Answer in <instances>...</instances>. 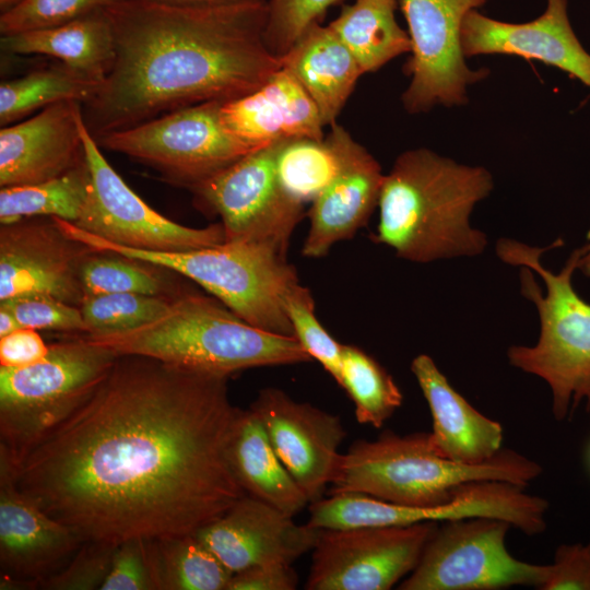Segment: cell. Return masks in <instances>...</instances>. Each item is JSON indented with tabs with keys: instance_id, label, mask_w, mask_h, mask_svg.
Listing matches in <instances>:
<instances>
[{
	"instance_id": "obj_1",
	"label": "cell",
	"mask_w": 590,
	"mask_h": 590,
	"mask_svg": "<svg viewBox=\"0 0 590 590\" xmlns=\"http://www.w3.org/2000/svg\"><path fill=\"white\" fill-rule=\"evenodd\" d=\"M228 377L119 355L16 470L20 489L83 542L192 534L246 493L227 448Z\"/></svg>"
},
{
	"instance_id": "obj_2",
	"label": "cell",
	"mask_w": 590,
	"mask_h": 590,
	"mask_svg": "<svg viewBox=\"0 0 590 590\" xmlns=\"http://www.w3.org/2000/svg\"><path fill=\"white\" fill-rule=\"evenodd\" d=\"M105 11L115 61L82 104L95 139L178 108L243 96L282 68L266 42L268 0H119Z\"/></svg>"
},
{
	"instance_id": "obj_3",
	"label": "cell",
	"mask_w": 590,
	"mask_h": 590,
	"mask_svg": "<svg viewBox=\"0 0 590 590\" xmlns=\"http://www.w3.org/2000/svg\"><path fill=\"white\" fill-rule=\"evenodd\" d=\"M492 189V175L484 167L459 164L424 148L403 152L385 174L371 240L418 263L480 255L487 237L469 217Z\"/></svg>"
},
{
	"instance_id": "obj_4",
	"label": "cell",
	"mask_w": 590,
	"mask_h": 590,
	"mask_svg": "<svg viewBox=\"0 0 590 590\" xmlns=\"http://www.w3.org/2000/svg\"><path fill=\"white\" fill-rule=\"evenodd\" d=\"M83 335L118 355L148 356L226 377L248 368L311 361L296 339L258 329L215 297L190 292L175 297L164 315L140 328Z\"/></svg>"
},
{
	"instance_id": "obj_5",
	"label": "cell",
	"mask_w": 590,
	"mask_h": 590,
	"mask_svg": "<svg viewBox=\"0 0 590 590\" xmlns=\"http://www.w3.org/2000/svg\"><path fill=\"white\" fill-rule=\"evenodd\" d=\"M542 467L511 450L486 462L464 464L444 458L429 433L398 435L386 430L375 440H357L341 453L329 495L356 493L393 504L437 507L473 481H505L527 486Z\"/></svg>"
},
{
	"instance_id": "obj_6",
	"label": "cell",
	"mask_w": 590,
	"mask_h": 590,
	"mask_svg": "<svg viewBox=\"0 0 590 590\" xmlns=\"http://www.w3.org/2000/svg\"><path fill=\"white\" fill-rule=\"evenodd\" d=\"M562 244L558 239L543 249L507 238L496 244L503 261L520 267L521 293L534 303L541 326L536 344L510 346L508 361L548 385L557 421L568 416L571 402L575 410L586 401L590 411V304L571 283L583 249H575L558 274L541 262L545 250Z\"/></svg>"
},
{
	"instance_id": "obj_7",
	"label": "cell",
	"mask_w": 590,
	"mask_h": 590,
	"mask_svg": "<svg viewBox=\"0 0 590 590\" xmlns=\"http://www.w3.org/2000/svg\"><path fill=\"white\" fill-rule=\"evenodd\" d=\"M71 239L98 251L146 261L193 281L234 314L266 332L295 339L286 299L299 280L287 257L260 243L236 240L186 251L129 248L56 219Z\"/></svg>"
},
{
	"instance_id": "obj_8",
	"label": "cell",
	"mask_w": 590,
	"mask_h": 590,
	"mask_svg": "<svg viewBox=\"0 0 590 590\" xmlns=\"http://www.w3.org/2000/svg\"><path fill=\"white\" fill-rule=\"evenodd\" d=\"M119 355L83 334L49 344L45 358L0 366V455L17 470L96 390Z\"/></svg>"
},
{
	"instance_id": "obj_9",
	"label": "cell",
	"mask_w": 590,
	"mask_h": 590,
	"mask_svg": "<svg viewBox=\"0 0 590 590\" xmlns=\"http://www.w3.org/2000/svg\"><path fill=\"white\" fill-rule=\"evenodd\" d=\"M224 101L168 111L96 139L101 148L127 155L189 190L255 151L223 123Z\"/></svg>"
},
{
	"instance_id": "obj_10",
	"label": "cell",
	"mask_w": 590,
	"mask_h": 590,
	"mask_svg": "<svg viewBox=\"0 0 590 590\" xmlns=\"http://www.w3.org/2000/svg\"><path fill=\"white\" fill-rule=\"evenodd\" d=\"M512 526L494 517L442 521L426 543L400 590H499L514 586L541 588L548 565L515 558L505 539Z\"/></svg>"
},
{
	"instance_id": "obj_11",
	"label": "cell",
	"mask_w": 590,
	"mask_h": 590,
	"mask_svg": "<svg viewBox=\"0 0 590 590\" xmlns=\"http://www.w3.org/2000/svg\"><path fill=\"white\" fill-rule=\"evenodd\" d=\"M547 509V500L526 493L524 486L485 480L463 484L449 503L437 507L404 506L356 493L332 494L309 504L307 523L317 529H355L494 517L534 535L545 530Z\"/></svg>"
},
{
	"instance_id": "obj_12",
	"label": "cell",
	"mask_w": 590,
	"mask_h": 590,
	"mask_svg": "<svg viewBox=\"0 0 590 590\" xmlns=\"http://www.w3.org/2000/svg\"><path fill=\"white\" fill-rule=\"evenodd\" d=\"M280 143L251 151L190 190L199 208L220 216L225 241L266 244L287 256L304 204L279 181L275 157Z\"/></svg>"
},
{
	"instance_id": "obj_13",
	"label": "cell",
	"mask_w": 590,
	"mask_h": 590,
	"mask_svg": "<svg viewBox=\"0 0 590 590\" xmlns=\"http://www.w3.org/2000/svg\"><path fill=\"white\" fill-rule=\"evenodd\" d=\"M488 1L399 0L411 40V56L404 64L410 83L402 94L408 113L463 105L468 87L488 75L486 69L468 67L461 46L464 17Z\"/></svg>"
},
{
	"instance_id": "obj_14",
	"label": "cell",
	"mask_w": 590,
	"mask_h": 590,
	"mask_svg": "<svg viewBox=\"0 0 590 590\" xmlns=\"http://www.w3.org/2000/svg\"><path fill=\"white\" fill-rule=\"evenodd\" d=\"M81 133L91 184L74 225L111 244L153 251H186L225 241L221 223L196 228L156 212L108 163L84 120Z\"/></svg>"
},
{
	"instance_id": "obj_15",
	"label": "cell",
	"mask_w": 590,
	"mask_h": 590,
	"mask_svg": "<svg viewBox=\"0 0 590 590\" xmlns=\"http://www.w3.org/2000/svg\"><path fill=\"white\" fill-rule=\"evenodd\" d=\"M437 527L320 529L305 589L389 590L413 571Z\"/></svg>"
},
{
	"instance_id": "obj_16",
	"label": "cell",
	"mask_w": 590,
	"mask_h": 590,
	"mask_svg": "<svg viewBox=\"0 0 590 590\" xmlns=\"http://www.w3.org/2000/svg\"><path fill=\"white\" fill-rule=\"evenodd\" d=\"M93 248L71 239L51 217L0 226V300L49 296L80 306V267Z\"/></svg>"
},
{
	"instance_id": "obj_17",
	"label": "cell",
	"mask_w": 590,
	"mask_h": 590,
	"mask_svg": "<svg viewBox=\"0 0 590 590\" xmlns=\"http://www.w3.org/2000/svg\"><path fill=\"white\" fill-rule=\"evenodd\" d=\"M81 544L68 526L20 489L15 468L0 455V588H39Z\"/></svg>"
},
{
	"instance_id": "obj_18",
	"label": "cell",
	"mask_w": 590,
	"mask_h": 590,
	"mask_svg": "<svg viewBox=\"0 0 590 590\" xmlns=\"http://www.w3.org/2000/svg\"><path fill=\"white\" fill-rule=\"evenodd\" d=\"M261 421L279 459L309 504L331 484L346 436L341 420L278 388H264L249 406Z\"/></svg>"
},
{
	"instance_id": "obj_19",
	"label": "cell",
	"mask_w": 590,
	"mask_h": 590,
	"mask_svg": "<svg viewBox=\"0 0 590 590\" xmlns=\"http://www.w3.org/2000/svg\"><path fill=\"white\" fill-rule=\"evenodd\" d=\"M340 167L311 202L309 227L302 248L307 258H321L337 244L352 238L378 206L385 174L378 161L337 122L327 135Z\"/></svg>"
},
{
	"instance_id": "obj_20",
	"label": "cell",
	"mask_w": 590,
	"mask_h": 590,
	"mask_svg": "<svg viewBox=\"0 0 590 590\" xmlns=\"http://www.w3.org/2000/svg\"><path fill=\"white\" fill-rule=\"evenodd\" d=\"M245 494L193 534L234 574L255 565L293 564L311 551L320 529Z\"/></svg>"
},
{
	"instance_id": "obj_21",
	"label": "cell",
	"mask_w": 590,
	"mask_h": 590,
	"mask_svg": "<svg viewBox=\"0 0 590 590\" xmlns=\"http://www.w3.org/2000/svg\"><path fill=\"white\" fill-rule=\"evenodd\" d=\"M461 46L465 58L497 54L539 60L590 87V54L573 30L567 0H546L543 13L526 23L473 10L462 23Z\"/></svg>"
},
{
	"instance_id": "obj_22",
	"label": "cell",
	"mask_w": 590,
	"mask_h": 590,
	"mask_svg": "<svg viewBox=\"0 0 590 590\" xmlns=\"http://www.w3.org/2000/svg\"><path fill=\"white\" fill-rule=\"evenodd\" d=\"M82 120V103L62 101L1 127L0 187L45 181L83 162Z\"/></svg>"
},
{
	"instance_id": "obj_23",
	"label": "cell",
	"mask_w": 590,
	"mask_h": 590,
	"mask_svg": "<svg viewBox=\"0 0 590 590\" xmlns=\"http://www.w3.org/2000/svg\"><path fill=\"white\" fill-rule=\"evenodd\" d=\"M221 117L235 137L253 149L290 139L324 138L317 106L283 68L257 90L224 101Z\"/></svg>"
},
{
	"instance_id": "obj_24",
	"label": "cell",
	"mask_w": 590,
	"mask_h": 590,
	"mask_svg": "<svg viewBox=\"0 0 590 590\" xmlns=\"http://www.w3.org/2000/svg\"><path fill=\"white\" fill-rule=\"evenodd\" d=\"M411 370L432 413V444L444 458L480 464L500 451V423L482 414L455 390L430 356L417 355Z\"/></svg>"
},
{
	"instance_id": "obj_25",
	"label": "cell",
	"mask_w": 590,
	"mask_h": 590,
	"mask_svg": "<svg viewBox=\"0 0 590 590\" xmlns=\"http://www.w3.org/2000/svg\"><path fill=\"white\" fill-rule=\"evenodd\" d=\"M285 69L317 106L324 126H332L363 71L329 25L314 24L281 57Z\"/></svg>"
},
{
	"instance_id": "obj_26",
	"label": "cell",
	"mask_w": 590,
	"mask_h": 590,
	"mask_svg": "<svg viewBox=\"0 0 590 590\" xmlns=\"http://www.w3.org/2000/svg\"><path fill=\"white\" fill-rule=\"evenodd\" d=\"M1 48L15 55H43L101 83L115 61V39L105 10L75 20L1 36Z\"/></svg>"
},
{
	"instance_id": "obj_27",
	"label": "cell",
	"mask_w": 590,
	"mask_h": 590,
	"mask_svg": "<svg viewBox=\"0 0 590 590\" xmlns=\"http://www.w3.org/2000/svg\"><path fill=\"white\" fill-rule=\"evenodd\" d=\"M229 467L244 492L294 517L308 499L275 453L256 413L238 410L227 448Z\"/></svg>"
},
{
	"instance_id": "obj_28",
	"label": "cell",
	"mask_w": 590,
	"mask_h": 590,
	"mask_svg": "<svg viewBox=\"0 0 590 590\" xmlns=\"http://www.w3.org/2000/svg\"><path fill=\"white\" fill-rule=\"evenodd\" d=\"M399 0H355L328 24L351 50L363 73L374 72L411 51V40L396 19Z\"/></svg>"
},
{
	"instance_id": "obj_29",
	"label": "cell",
	"mask_w": 590,
	"mask_h": 590,
	"mask_svg": "<svg viewBox=\"0 0 590 590\" xmlns=\"http://www.w3.org/2000/svg\"><path fill=\"white\" fill-rule=\"evenodd\" d=\"M90 184V170L84 158L75 167L51 179L1 187L0 223L39 216L75 223L86 202Z\"/></svg>"
},
{
	"instance_id": "obj_30",
	"label": "cell",
	"mask_w": 590,
	"mask_h": 590,
	"mask_svg": "<svg viewBox=\"0 0 590 590\" xmlns=\"http://www.w3.org/2000/svg\"><path fill=\"white\" fill-rule=\"evenodd\" d=\"M99 84L59 62L0 84L1 127L62 101L86 102Z\"/></svg>"
},
{
	"instance_id": "obj_31",
	"label": "cell",
	"mask_w": 590,
	"mask_h": 590,
	"mask_svg": "<svg viewBox=\"0 0 590 590\" xmlns=\"http://www.w3.org/2000/svg\"><path fill=\"white\" fill-rule=\"evenodd\" d=\"M160 590H226L233 573L193 533L152 540Z\"/></svg>"
},
{
	"instance_id": "obj_32",
	"label": "cell",
	"mask_w": 590,
	"mask_h": 590,
	"mask_svg": "<svg viewBox=\"0 0 590 590\" xmlns=\"http://www.w3.org/2000/svg\"><path fill=\"white\" fill-rule=\"evenodd\" d=\"M355 408L356 421L380 428L401 406L403 396L392 376L355 345H342L340 385Z\"/></svg>"
},
{
	"instance_id": "obj_33",
	"label": "cell",
	"mask_w": 590,
	"mask_h": 590,
	"mask_svg": "<svg viewBox=\"0 0 590 590\" xmlns=\"http://www.w3.org/2000/svg\"><path fill=\"white\" fill-rule=\"evenodd\" d=\"M167 269L128 256L93 249L80 267V281L85 295L138 293L170 295L174 284ZM180 295V294H176Z\"/></svg>"
},
{
	"instance_id": "obj_34",
	"label": "cell",
	"mask_w": 590,
	"mask_h": 590,
	"mask_svg": "<svg viewBox=\"0 0 590 590\" xmlns=\"http://www.w3.org/2000/svg\"><path fill=\"white\" fill-rule=\"evenodd\" d=\"M275 167L283 189L296 201L312 202L335 177L340 161L326 137L298 138L280 143Z\"/></svg>"
},
{
	"instance_id": "obj_35",
	"label": "cell",
	"mask_w": 590,
	"mask_h": 590,
	"mask_svg": "<svg viewBox=\"0 0 590 590\" xmlns=\"http://www.w3.org/2000/svg\"><path fill=\"white\" fill-rule=\"evenodd\" d=\"M175 297L138 293L85 295L80 309L85 334L125 332L148 324L170 307Z\"/></svg>"
},
{
	"instance_id": "obj_36",
	"label": "cell",
	"mask_w": 590,
	"mask_h": 590,
	"mask_svg": "<svg viewBox=\"0 0 590 590\" xmlns=\"http://www.w3.org/2000/svg\"><path fill=\"white\" fill-rule=\"evenodd\" d=\"M286 311L295 339L340 385L343 344L335 341L316 317L310 291L302 284L296 286L286 299Z\"/></svg>"
},
{
	"instance_id": "obj_37",
	"label": "cell",
	"mask_w": 590,
	"mask_h": 590,
	"mask_svg": "<svg viewBox=\"0 0 590 590\" xmlns=\"http://www.w3.org/2000/svg\"><path fill=\"white\" fill-rule=\"evenodd\" d=\"M119 0H22L1 13L0 33L11 35L62 24L105 10Z\"/></svg>"
},
{
	"instance_id": "obj_38",
	"label": "cell",
	"mask_w": 590,
	"mask_h": 590,
	"mask_svg": "<svg viewBox=\"0 0 590 590\" xmlns=\"http://www.w3.org/2000/svg\"><path fill=\"white\" fill-rule=\"evenodd\" d=\"M341 0H268L266 42L282 57L326 11Z\"/></svg>"
},
{
	"instance_id": "obj_39",
	"label": "cell",
	"mask_w": 590,
	"mask_h": 590,
	"mask_svg": "<svg viewBox=\"0 0 590 590\" xmlns=\"http://www.w3.org/2000/svg\"><path fill=\"white\" fill-rule=\"evenodd\" d=\"M0 305L9 308L23 328L68 334L87 333L80 307L54 297L19 296L0 300Z\"/></svg>"
},
{
	"instance_id": "obj_40",
	"label": "cell",
	"mask_w": 590,
	"mask_h": 590,
	"mask_svg": "<svg viewBox=\"0 0 590 590\" xmlns=\"http://www.w3.org/2000/svg\"><path fill=\"white\" fill-rule=\"evenodd\" d=\"M101 590H160L151 539H129L116 545Z\"/></svg>"
},
{
	"instance_id": "obj_41",
	"label": "cell",
	"mask_w": 590,
	"mask_h": 590,
	"mask_svg": "<svg viewBox=\"0 0 590 590\" xmlns=\"http://www.w3.org/2000/svg\"><path fill=\"white\" fill-rule=\"evenodd\" d=\"M116 545L83 542L71 559L58 571L40 583L48 590H95L101 589L110 567Z\"/></svg>"
},
{
	"instance_id": "obj_42",
	"label": "cell",
	"mask_w": 590,
	"mask_h": 590,
	"mask_svg": "<svg viewBox=\"0 0 590 590\" xmlns=\"http://www.w3.org/2000/svg\"><path fill=\"white\" fill-rule=\"evenodd\" d=\"M541 590H590V542L562 544L557 547L554 562L548 565V575Z\"/></svg>"
},
{
	"instance_id": "obj_43",
	"label": "cell",
	"mask_w": 590,
	"mask_h": 590,
	"mask_svg": "<svg viewBox=\"0 0 590 590\" xmlns=\"http://www.w3.org/2000/svg\"><path fill=\"white\" fill-rule=\"evenodd\" d=\"M298 575L292 564L255 565L234 573L226 590H294Z\"/></svg>"
},
{
	"instance_id": "obj_44",
	"label": "cell",
	"mask_w": 590,
	"mask_h": 590,
	"mask_svg": "<svg viewBox=\"0 0 590 590\" xmlns=\"http://www.w3.org/2000/svg\"><path fill=\"white\" fill-rule=\"evenodd\" d=\"M47 345L37 330L21 328L0 338V366L24 367L47 356Z\"/></svg>"
},
{
	"instance_id": "obj_45",
	"label": "cell",
	"mask_w": 590,
	"mask_h": 590,
	"mask_svg": "<svg viewBox=\"0 0 590 590\" xmlns=\"http://www.w3.org/2000/svg\"><path fill=\"white\" fill-rule=\"evenodd\" d=\"M23 328L14 314L3 305H0V338Z\"/></svg>"
},
{
	"instance_id": "obj_46",
	"label": "cell",
	"mask_w": 590,
	"mask_h": 590,
	"mask_svg": "<svg viewBox=\"0 0 590 590\" xmlns=\"http://www.w3.org/2000/svg\"><path fill=\"white\" fill-rule=\"evenodd\" d=\"M582 249L583 253L579 260L578 270L587 278H590V243L582 246Z\"/></svg>"
},
{
	"instance_id": "obj_47",
	"label": "cell",
	"mask_w": 590,
	"mask_h": 590,
	"mask_svg": "<svg viewBox=\"0 0 590 590\" xmlns=\"http://www.w3.org/2000/svg\"><path fill=\"white\" fill-rule=\"evenodd\" d=\"M158 1L174 2V3H211V2H221V1H229V0H158Z\"/></svg>"
},
{
	"instance_id": "obj_48",
	"label": "cell",
	"mask_w": 590,
	"mask_h": 590,
	"mask_svg": "<svg viewBox=\"0 0 590 590\" xmlns=\"http://www.w3.org/2000/svg\"><path fill=\"white\" fill-rule=\"evenodd\" d=\"M22 0H0V11L1 13L10 10L11 8L15 7L17 3H20Z\"/></svg>"
},
{
	"instance_id": "obj_49",
	"label": "cell",
	"mask_w": 590,
	"mask_h": 590,
	"mask_svg": "<svg viewBox=\"0 0 590 590\" xmlns=\"http://www.w3.org/2000/svg\"><path fill=\"white\" fill-rule=\"evenodd\" d=\"M589 461H590V449H589Z\"/></svg>"
}]
</instances>
